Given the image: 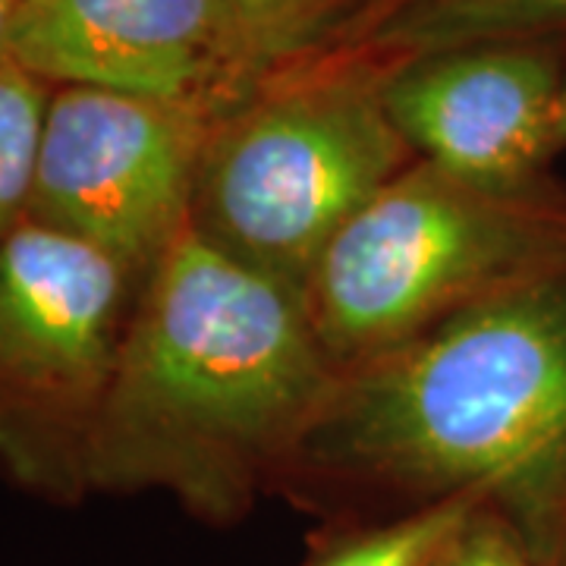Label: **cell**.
<instances>
[{
  "label": "cell",
  "mask_w": 566,
  "mask_h": 566,
  "mask_svg": "<svg viewBox=\"0 0 566 566\" xmlns=\"http://www.w3.org/2000/svg\"><path fill=\"white\" fill-rule=\"evenodd\" d=\"M337 381L303 296L186 223L136 290L85 482L230 523L293 465Z\"/></svg>",
  "instance_id": "cell-1"
},
{
  "label": "cell",
  "mask_w": 566,
  "mask_h": 566,
  "mask_svg": "<svg viewBox=\"0 0 566 566\" xmlns=\"http://www.w3.org/2000/svg\"><path fill=\"white\" fill-rule=\"evenodd\" d=\"M305 465L542 520L566 485V274L340 371L290 469Z\"/></svg>",
  "instance_id": "cell-2"
},
{
  "label": "cell",
  "mask_w": 566,
  "mask_h": 566,
  "mask_svg": "<svg viewBox=\"0 0 566 566\" xmlns=\"http://www.w3.org/2000/svg\"><path fill=\"white\" fill-rule=\"evenodd\" d=\"M381 82L385 66L346 51L271 76L214 126L189 227L303 296L324 249L416 161Z\"/></svg>",
  "instance_id": "cell-3"
},
{
  "label": "cell",
  "mask_w": 566,
  "mask_h": 566,
  "mask_svg": "<svg viewBox=\"0 0 566 566\" xmlns=\"http://www.w3.org/2000/svg\"><path fill=\"white\" fill-rule=\"evenodd\" d=\"M566 274V208L416 161L324 249L303 305L346 371L475 305Z\"/></svg>",
  "instance_id": "cell-4"
},
{
  "label": "cell",
  "mask_w": 566,
  "mask_h": 566,
  "mask_svg": "<svg viewBox=\"0 0 566 566\" xmlns=\"http://www.w3.org/2000/svg\"><path fill=\"white\" fill-rule=\"evenodd\" d=\"M139 281L25 221L0 245V465L57 501L88 491V447Z\"/></svg>",
  "instance_id": "cell-5"
},
{
  "label": "cell",
  "mask_w": 566,
  "mask_h": 566,
  "mask_svg": "<svg viewBox=\"0 0 566 566\" xmlns=\"http://www.w3.org/2000/svg\"><path fill=\"white\" fill-rule=\"evenodd\" d=\"M214 126L177 104L54 88L25 221L98 249L142 283L189 223Z\"/></svg>",
  "instance_id": "cell-6"
},
{
  "label": "cell",
  "mask_w": 566,
  "mask_h": 566,
  "mask_svg": "<svg viewBox=\"0 0 566 566\" xmlns=\"http://www.w3.org/2000/svg\"><path fill=\"white\" fill-rule=\"evenodd\" d=\"M7 57L51 88L120 92L214 123L271 80L221 0H20Z\"/></svg>",
  "instance_id": "cell-7"
},
{
  "label": "cell",
  "mask_w": 566,
  "mask_h": 566,
  "mask_svg": "<svg viewBox=\"0 0 566 566\" xmlns=\"http://www.w3.org/2000/svg\"><path fill=\"white\" fill-rule=\"evenodd\" d=\"M560 41H485L385 66L381 102L416 158L457 180L532 189L557 142Z\"/></svg>",
  "instance_id": "cell-8"
},
{
  "label": "cell",
  "mask_w": 566,
  "mask_h": 566,
  "mask_svg": "<svg viewBox=\"0 0 566 566\" xmlns=\"http://www.w3.org/2000/svg\"><path fill=\"white\" fill-rule=\"evenodd\" d=\"M564 35L566 0H409L340 51L394 66L465 44L560 41Z\"/></svg>",
  "instance_id": "cell-9"
},
{
  "label": "cell",
  "mask_w": 566,
  "mask_h": 566,
  "mask_svg": "<svg viewBox=\"0 0 566 566\" xmlns=\"http://www.w3.org/2000/svg\"><path fill=\"white\" fill-rule=\"evenodd\" d=\"M255 61L277 76L340 51L378 0H221Z\"/></svg>",
  "instance_id": "cell-10"
},
{
  "label": "cell",
  "mask_w": 566,
  "mask_h": 566,
  "mask_svg": "<svg viewBox=\"0 0 566 566\" xmlns=\"http://www.w3.org/2000/svg\"><path fill=\"white\" fill-rule=\"evenodd\" d=\"M482 506L485 497L479 494L431 501L397 520L349 532L303 566H434Z\"/></svg>",
  "instance_id": "cell-11"
},
{
  "label": "cell",
  "mask_w": 566,
  "mask_h": 566,
  "mask_svg": "<svg viewBox=\"0 0 566 566\" xmlns=\"http://www.w3.org/2000/svg\"><path fill=\"white\" fill-rule=\"evenodd\" d=\"M51 92L20 63L0 57V245L29 218Z\"/></svg>",
  "instance_id": "cell-12"
},
{
  "label": "cell",
  "mask_w": 566,
  "mask_h": 566,
  "mask_svg": "<svg viewBox=\"0 0 566 566\" xmlns=\"http://www.w3.org/2000/svg\"><path fill=\"white\" fill-rule=\"evenodd\" d=\"M434 566H528V560L504 528L494 526L479 510Z\"/></svg>",
  "instance_id": "cell-13"
},
{
  "label": "cell",
  "mask_w": 566,
  "mask_h": 566,
  "mask_svg": "<svg viewBox=\"0 0 566 566\" xmlns=\"http://www.w3.org/2000/svg\"><path fill=\"white\" fill-rule=\"evenodd\" d=\"M406 3H409V0H378V3H375V7H371V13H368V17H365L363 25H359V29H356V35H353V39L346 41L344 48H349V44H353V41H359V39H363L365 32H371V29H375V25H378V22L387 20V17H390V13H397V10H400V7H406Z\"/></svg>",
  "instance_id": "cell-14"
},
{
  "label": "cell",
  "mask_w": 566,
  "mask_h": 566,
  "mask_svg": "<svg viewBox=\"0 0 566 566\" xmlns=\"http://www.w3.org/2000/svg\"><path fill=\"white\" fill-rule=\"evenodd\" d=\"M20 0H0V57H7V41H10V25Z\"/></svg>",
  "instance_id": "cell-15"
},
{
  "label": "cell",
  "mask_w": 566,
  "mask_h": 566,
  "mask_svg": "<svg viewBox=\"0 0 566 566\" xmlns=\"http://www.w3.org/2000/svg\"><path fill=\"white\" fill-rule=\"evenodd\" d=\"M557 142L566 145V82L564 92H560V102H557Z\"/></svg>",
  "instance_id": "cell-16"
}]
</instances>
